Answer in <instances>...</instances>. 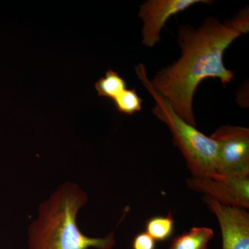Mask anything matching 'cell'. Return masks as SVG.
Listing matches in <instances>:
<instances>
[{
    "mask_svg": "<svg viewBox=\"0 0 249 249\" xmlns=\"http://www.w3.org/2000/svg\"><path fill=\"white\" fill-rule=\"evenodd\" d=\"M242 35L213 17L205 19L197 29L188 24L179 27L181 56L158 71L150 83L188 124L196 127L193 98L201 81L215 78L226 85L233 79L234 72L226 68L223 58L228 47Z\"/></svg>",
    "mask_w": 249,
    "mask_h": 249,
    "instance_id": "1",
    "label": "cell"
},
{
    "mask_svg": "<svg viewBox=\"0 0 249 249\" xmlns=\"http://www.w3.org/2000/svg\"><path fill=\"white\" fill-rule=\"evenodd\" d=\"M88 196L76 183L59 186L39 206L37 215L28 229V249H113L114 232L103 237L85 235L77 224Z\"/></svg>",
    "mask_w": 249,
    "mask_h": 249,
    "instance_id": "2",
    "label": "cell"
},
{
    "mask_svg": "<svg viewBox=\"0 0 249 249\" xmlns=\"http://www.w3.org/2000/svg\"><path fill=\"white\" fill-rule=\"evenodd\" d=\"M136 73L155 101L152 112L164 123L173 134V143L179 149L192 177L216 173L217 147L215 142L195 126L188 124L174 111L169 102L152 86L145 65L139 64Z\"/></svg>",
    "mask_w": 249,
    "mask_h": 249,
    "instance_id": "3",
    "label": "cell"
},
{
    "mask_svg": "<svg viewBox=\"0 0 249 249\" xmlns=\"http://www.w3.org/2000/svg\"><path fill=\"white\" fill-rule=\"evenodd\" d=\"M186 186L224 206L245 211L249 209V175L210 173L192 177L187 180Z\"/></svg>",
    "mask_w": 249,
    "mask_h": 249,
    "instance_id": "4",
    "label": "cell"
},
{
    "mask_svg": "<svg viewBox=\"0 0 249 249\" xmlns=\"http://www.w3.org/2000/svg\"><path fill=\"white\" fill-rule=\"evenodd\" d=\"M211 138L217 144L216 173L249 175V129L241 126L223 125Z\"/></svg>",
    "mask_w": 249,
    "mask_h": 249,
    "instance_id": "5",
    "label": "cell"
},
{
    "mask_svg": "<svg viewBox=\"0 0 249 249\" xmlns=\"http://www.w3.org/2000/svg\"><path fill=\"white\" fill-rule=\"evenodd\" d=\"M209 0H147L140 6L139 16L143 22L142 44L152 48L160 42V33L171 16L199 3Z\"/></svg>",
    "mask_w": 249,
    "mask_h": 249,
    "instance_id": "6",
    "label": "cell"
},
{
    "mask_svg": "<svg viewBox=\"0 0 249 249\" xmlns=\"http://www.w3.org/2000/svg\"><path fill=\"white\" fill-rule=\"evenodd\" d=\"M203 201L217 217L222 232V249H249V214L245 210L224 206L205 196Z\"/></svg>",
    "mask_w": 249,
    "mask_h": 249,
    "instance_id": "7",
    "label": "cell"
},
{
    "mask_svg": "<svg viewBox=\"0 0 249 249\" xmlns=\"http://www.w3.org/2000/svg\"><path fill=\"white\" fill-rule=\"evenodd\" d=\"M213 237V230L210 228L193 227L189 231L175 237L170 249H208Z\"/></svg>",
    "mask_w": 249,
    "mask_h": 249,
    "instance_id": "8",
    "label": "cell"
},
{
    "mask_svg": "<svg viewBox=\"0 0 249 249\" xmlns=\"http://www.w3.org/2000/svg\"><path fill=\"white\" fill-rule=\"evenodd\" d=\"M125 80L114 70H109L106 72L104 77H101L95 83V89L98 96L101 97L114 99L124 90L126 89Z\"/></svg>",
    "mask_w": 249,
    "mask_h": 249,
    "instance_id": "9",
    "label": "cell"
},
{
    "mask_svg": "<svg viewBox=\"0 0 249 249\" xmlns=\"http://www.w3.org/2000/svg\"><path fill=\"white\" fill-rule=\"evenodd\" d=\"M175 229V221L171 213L165 217H152L147 220L145 229L155 241H165L171 237Z\"/></svg>",
    "mask_w": 249,
    "mask_h": 249,
    "instance_id": "10",
    "label": "cell"
},
{
    "mask_svg": "<svg viewBox=\"0 0 249 249\" xmlns=\"http://www.w3.org/2000/svg\"><path fill=\"white\" fill-rule=\"evenodd\" d=\"M113 101L119 112L127 115H132L142 109V99L135 89L124 90Z\"/></svg>",
    "mask_w": 249,
    "mask_h": 249,
    "instance_id": "11",
    "label": "cell"
},
{
    "mask_svg": "<svg viewBox=\"0 0 249 249\" xmlns=\"http://www.w3.org/2000/svg\"><path fill=\"white\" fill-rule=\"evenodd\" d=\"M226 22L235 30L245 34L249 31V10L244 9L233 19L226 21Z\"/></svg>",
    "mask_w": 249,
    "mask_h": 249,
    "instance_id": "12",
    "label": "cell"
},
{
    "mask_svg": "<svg viewBox=\"0 0 249 249\" xmlns=\"http://www.w3.org/2000/svg\"><path fill=\"white\" fill-rule=\"evenodd\" d=\"M156 241L146 232H141L134 237L132 249H155Z\"/></svg>",
    "mask_w": 249,
    "mask_h": 249,
    "instance_id": "13",
    "label": "cell"
}]
</instances>
